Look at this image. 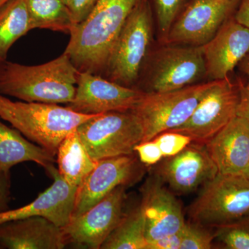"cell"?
Here are the masks:
<instances>
[{
	"label": "cell",
	"instance_id": "obj_1",
	"mask_svg": "<svg viewBox=\"0 0 249 249\" xmlns=\"http://www.w3.org/2000/svg\"><path fill=\"white\" fill-rule=\"evenodd\" d=\"M141 0H98L76 24L64 53L80 72L102 76L126 19Z\"/></svg>",
	"mask_w": 249,
	"mask_h": 249
},
{
	"label": "cell",
	"instance_id": "obj_2",
	"mask_svg": "<svg viewBox=\"0 0 249 249\" xmlns=\"http://www.w3.org/2000/svg\"><path fill=\"white\" fill-rule=\"evenodd\" d=\"M78 73L65 53L32 66L6 61L0 78V94L25 102L67 105L74 98Z\"/></svg>",
	"mask_w": 249,
	"mask_h": 249
},
{
	"label": "cell",
	"instance_id": "obj_3",
	"mask_svg": "<svg viewBox=\"0 0 249 249\" xmlns=\"http://www.w3.org/2000/svg\"><path fill=\"white\" fill-rule=\"evenodd\" d=\"M96 115L80 114L58 104L14 101L0 94V119L53 156L69 134Z\"/></svg>",
	"mask_w": 249,
	"mask_h": 249
},
{
	"label": "cell",
	"instance_id": "obj_4",
	"mask_svg": "<svg viewBox=\"0 0 249 249\" xmlns=\"http://www.w3.org/2000/svg\"><path fill=\"white\" fill-rule=\"evenodd\" d=\"M153 13L149 0H141L126 19L102 76L137 89L152 40Z\"/></svg>",
	"mask_w": 249,
	"mask_h": 249
},
{
	"label": "cell",
	"instance_id": "obj_5",
	"mask_svg": "<svg viewBox=\"0 0 249 249\" xmlns=\"http://www.w3.org/2000/svg\"><path fill=\"white\" fill-rule=\"evenodd\" d=\"M188 213L192 221L205 227L249 217V180L240 174L218 173L201 187Z\"/></svg>",
	"mask_w": 249,
	"mask_h": 249
},
{
	"label": "cell",
	"instance_id": "obj_6",
	"mask_svg": "<svg viewBox=\"0 0 249 249\" xmlns=\"http://www.w3.org/2000/svg\"><path fill=\"white\" fill-rule=\"evenodd\" d=\"M215 80L165 92H145L132 112L138 118L143 141L184 124Z\"/></svg>",
	"mask_w": 249,
	"mask_h": 249
},
{
	"label": "cell",
	"instance_id": "obj_7",
	"mask_svg": "<svg viewBox=\"0 0 249 249\" xmlns=\"http://www.w3.org/2000/svg\"><path fill=\"white\" fill-rule=\"evenodd\" d=\"M77 133L96 160L134 153L143 141L138 118L132 111H111L95 116L78 126Z\"/></svg>",
	"mask_w": 249,
	"mask_h": 249
},
{
	"label": "cell",
	"instance_id": "obj_8",
	"mask_svg": "<svg viewBox=\"0 0 249 249\" xmlns=\"http://www.w3.org/2000/svg\"><path fill=\"white\" fill-rule=\"evenodd\" d=\"M149 65L145 92H165L196 84L206 76L200 47L166 45Z\"/></svg>",
	"mask_w": 249,
	"mask_h": 249
},
{
	"label": "cell",
	"instance_id": "obj_9",
	"mask_svg": "<svg viewBox=\"0 0 249 249\" xmlns=\"http://www.w3.org/2000/svg\"><path fill=\"white\" fill-rule=\"evenodd\" d=\"M240 96L238 80L232 83L228 77L215 80L190 119L171 131L189 136L193 142L206 144L237 116Z\"/></svg>",
	"mask_w": 249,
	"mask_h": 249
},
{
	"label": "cell",
	"instance_id": "obj_10",
	"mask_svg": "<svg viewBox=\"0 0 249 249\" xmlns=\"http://www.w3.org/2000/svg\"><path fill=\"white\" fill-rule=\"evenodd\" d=\"M241 0H190L164 39L166 45L200 47L235 14Z\"/></svg>",
	"mask_w": 249,
	"mask_h": 249
},
{
	"label": "cell",
	"instance_id": "obj_11",
	"mask_svg": "<svg viewBox=\"0 0 249 249\" xmlns=\"http://www.w3.org/2000/svg\"><path fill=\"white\" fill-rule=\"evenodd\" d=\"M145 167L136 152L98 160L78 188L71 217L84 213L117 187L127 188L138 183L144 176Z\"/></svg>",
	"mask_w": 249,
	"mask_h": 249
},
{
	"label": "cell",
	"instance_id": "obj_12",
	"mask_svg": "<svg viewBox=\"0 0 249 249\" xmlns=\"http://www.w3.org/2000/svg\"><path fill=\"white\" fill-rule=\"evenodd\" d=\"M125 186H119L84 213L71 217L62 227L69 244L101 249L120 222L125 210Z\"/></svg>",
	"mask_w": 249,
	"mask_h": 249
},
{
	"label": "cell",
	"instance_id": "obj_13",
	"mask_svg": "<svg viewBox=\"0 0 249 249\" xmlns=\"http://www.w3.org/2000/svg\"><path fill=\"white\" fill-rule=\"evenodd\" d=\"M145 91L127 88L89 72H80L76 93L67 107L80 114L94 115L111 111H130Z\"/></svg>",
	"mask_w": 249,
	"mask_h": 249
},
{
	"label": "cell",
	"instance_id": "obj_14",
	"mask_svg": "<svg viewBox=\"0 0 249 249\" xmlns=\"http://www.w3.org/2000/svg\"><path fill=\"white\" fill-rule=\"evenodd\" d=\"M154 173L174 193L183 195L196 191L219 172L206 144L192 142L178 155L163 158Z\"/></svg>",
	"mask_w": 249,
	"mask_h": 249
},
{
	"label": "cell",
	"instance_id": "obj_15",
	"mask_svg": "<svg viewBox=\"0 0 249 249\" xmlns=\"http://www.w3.org/2000/svg\"><path fill=\"white\" fill-rule=\"evenodd\" d=\"M140 192V205L148 244L183 229L186 221L181 205L157 174L153 172L146 178Z\"/></svg>",
	"mask_w": 249,
	"mask_h": 249
},
{
	"label": "cell",
	"instance_id": "obj_16",
	"mask_svg": "<svg viewBox=\"0 0 249 249\" xmlns=\"http://www.w3.org/2000/svg\"><path fill=\"white\" fill-rule=\"evenodd\" d=\"M201 48L206 76L211 81L225 79L249 52V29L233 16Z\"/></svg>",
	"mask_w": 249,
	"mask_h": 249
},
{
	"label": "cell",
	"instance_id": "obj_17",
	"mask_svg": "<svg viewBox=\"0 0 249 249\" xmlns=\"http://www.w3.org/2000/svg\"><path fill=\"white\" fill-rule=\"evenodd\" d=\"M53 178L52 186L29 204L18 209L0 212V224L40 216L63 227L71 217L78 188L67 183L59 175L58 169L51 175Z\"/></svg>",
	"mask_w": 249,
	"mask_h": 249
},
{
	"label": "cell",
	"instance_id": "obj_18",
	"mask_svg": "<svg viewBox=\"0 0 249 249\" xmlns=\"http://www.w3.org/2000/svg\"><path fill=\"white\" fill-rule=\"evenodd\" d=\"M67 245L62 227L44 217L0 224V249H62Z\"/></svg>",
	"mask_w": 249,
	"mask_h": 249
},
{
	"label": "cell",
	"instance_id": "obj_19",
	"mask_svg": "<svg viewBox=\"0 0 249 249\" xmlns=\"http://www.w3.org/2000/svg\"><path fill=\"white\" fill-rule=\"evenodd\" d=\"M222 174L242 175L249 161V122L236 116L206 143Z\"/></svg>",
	"mask_w": 249,
	"mask_h": 249
},
{
	"label": "cell",
	"instance_id": "obj_20",
	"mask_svg": "<svg viewBox=\"0 0 249 249\" xmlns=\"http://www.w3.org/2000/svg\"><path fill=\"white\" fill-rule=\"evenodd\" d=\"M55 156L43 147L29 142L17 129L0 120V171H10L15 165L31 161L40 165L52 175Z\"/></svg>",
	"mask_w": 249,
	"mask_h": 249
},
{
	"label": "cell",
	"instance_id": "obj_21",
	"mask_svg": "<svg viewBox=\"0 0 249 249\" xmlns=\"http://www.w3.org/2000/svg\"><path fill=\"white\" fill-rule=\"evenodd\" d=\"M55 156L59 175L69 184L77 188L97 164L98 160L90 156L76 129L63 139Z\"/></svg>",
	"mask_w": 249,
	"mask_h": 249
},
{
	"label": "cell",
	"instance_id": "obj_22",
	"mask_svg": "<svg viewBox=\"0 0 249 249\" xmlns=\"http://www.w3.org/2000/svg\"><path fill=\"white\" fill-rule=\"evenodd\" d=\"M145 219L138 205L124 210V215L101 249H147Z\"/></svg>",
	"mask_w": 249,
	"mask_h": 249
},
{
	"label": "cell",
	"instance_id": "obj_23",
	"mask_svg": "<svg viewBox=\"0 0 249 249\" xmlns=\"http://www.w3.org/2000/svg\"><path fill=\"white\" fill-rule=\"evenodd\" d=\"M32 29H48L70 34L76 24L63 0H25Z\"/></svg>",
	"mask_w": 249,
	"mask_h": 249
},
{
	"label": "cell",
	"instance_id": "obj_24",
	"mask_svg": "<svg viewBox=\"0 0 249 249\" xmlns=\"http://www.w3.org/2000/svg\"><path fill=\"white\" fill-rule=\"evenodd\" d=\"M31 30L25 0H11L0 8V61H6L10 49Z\"/></svg>",
	"mask_w": 249,
	"mask_h": 249
},
{
	"label": "cell",
	"instance_id": "obj_25",
	"mask_svg": "<svg viewBox=\"0 0 249 249\" xmlns=\"http://www.w3.org/2000/svg\"><path fill=\"white\" fill-rule=\"evenodd\" d=\"M214 228V240L223 249H249V217Z\"/></svg>",
	"mask_w": 249,
	"mask_h": 249
},
{
	"label": "cell",
	"instance_id": "obj_26",
	"mask_svg": "<svg viewBox=\"0 0 249 249\" xmlns=\"http://www.w3.org/2000/svg\"><path fill=\"white\" fill-rule=\"evenodd\" d=\"M159 30L164 40L170 28L190 0H149Z\"/></svg>",
	"mask_w": 249,
	"mask_h": 249
},
{
	"label": "cell",
	"instance_id": "obj_27",
	"mask_svg": "<svg viewBox=\"0 0 249 249\" xmlns=\"http://www.w3.org/2000/svg\"><path fill=\"white\" fill-rule=\"evenodd\" d=\"M204 225L193 222H186L181 229L179 249H210L213 247L214 233Z\"/></svg>",
	"mask_w": 249,
	"mask_h": 249
},
{
	"label": "cell",
	"instance_id": "obj_28",
	"mask_svg": "<svg viewBox=\"0 0 249 249\" xmlns=\"http://www.w3.org/2000/svg\"><path fill=\"white\" fill-rule=\"evenodd\" d=\"M153 139L158 144L163 158L178 155L193 142L189 136L174 131L162 132Z\"/></svg>",
	"mask_w": 249,
	"mask_h": 249
},
{
	"label": "cell",
	"instance_id": "obj_29",
	"mask_svg": "<svg viewBox=\"0 0 249 249\" xmlns=\"http://www.w3.org/2000/svg\"><path fill=\"white\" fill-rule=\"evenodd\" d=\"M241 73L246 77V81L238 80L240 84V103L237 116L245 118L249 122V52L237 65Z\"/></svg>",
	"mask_w": 249,
	"mask_h": 249
},
{
	"label": "cell",
	"instance_id": "obj_30",
	"mask_svg": "<svg viewBox=\"0 0 249 249\" xmlns=\"http://www.w3.org/2000/svg\"><path fill=\"white\" fill-rule=\"evenodd\" d=\"M134 152L140 161L146 167L158 164L163 159L160 147L154 139L141 142L134 147Z\"/></svg>",
	"mask_w": 249,
	"mask_h": 249
},
{
	"label": "cell",
	"instance_id": "obj_31",
	"mask_svg": "<svg viewBox=\"0 0 249 249\" xmlns=\"http://www.w3.org/2000/svg\"><path fill=\"white\" fill-rule=\"evenodd\" d=\"M98 0H71L69 8L75 24H79L88 17Z\"/></svg>",
	"mask_w": 249,
	"mask_h": 249
},
{
	"label": "cell",
	"instance_id": "obj_32",
	"mask_svg": "<svg viewBox=\"0 0 249 249\" xmlns=\"http://www.w3.org/2000/svg\"><path fill=\"white\" fill-rule=\"evenodd\" d=\"M11 188L10 171H0V212L9 209Z\"/></svg>",
	"mask_w": 249,
	"mask_h": 249
},
{
	"label": "cell",
	"instance_id": "obj_33",
	"mask_svg": "<svg viewBox=\"0 0 249 249\" xmlns=\"http://www.w3.org/2000/svg\"><path fill=\"white\" fill-rule=\"evenodd\" d=\"M181 242V230L173 235L150 242L147 249H179Z\"/></svg>",
	"mask_w": 249,
	"mask_h": 249
},
{
	"label": "cell",
	"instance_id": "obj_34",
	"mask_svg": "<svg viewBox=\"0 0 249 249\" xmlns=\"http://www.w3.org/2000/svg\"><path fill=\"white\" fill-rule=\"evenodd\" d=\"M234 18L237 22L249 29V0H241Z\"/></svg>",
	"mask_w": 249,
	"mask_h": 249
},
{
	"label": "cell",
	"instance_id": "obj_35",
	"mask_svg": "<svg viewBox=\"0 0 249 249\" xmlns=\"http://www.w3.org/2000/svg\"><path fill=\"white\" fill-rule=\"evenodd\" d=\"M242 175H245L246 178H248L249 180V161L248 165H247V168H246V169L245 170V172H244L243 174Z\"/></svg>",
	"mask_w": 249,
	"mask_h": 249
},
{
	"label": "cell",
	"instance_id": "obj_36",
	"mask_svg": "<svg viewBox=\"0 0 249 249\" xmlns=\"http://www.w3.org/2000/svg\"><path fill=\"white\" fill-rule=\"evenodd\" d=\"M5 62L6 61H0V78H1V73L4 70Z\"/></svg>",
	"mask_w": 249,
	"mask_h": 249
},
{
	"label": "cell",
	"instance_id": "obj_37",
	"mask_svg": "<svg viewBox=\"0 0 249 249\" xmlns=\"http://www.w3.org/2000/svg\"><path fill=\"white\" fill-rule=\"evenodd\" d=\"M11 0H0V8L2 7L6 3L9 2Z\"/></svg>",
	"mask_w": 249,
	"mask_h": 249
},
{
	"label": "cell",
	"instance_id": "obj_38",
	"mask_svg": "<svg viewBox=\"0 0 249 249\" xmlns=\"http://www.w3.org/2000/svg\"><path fill=\"white\" fill-rule=\"evenodd\" d=\"M63 1H65V2L66 3V4L68 5L69 6V4H70V1H71V0H63Z\"/></svg>",
	"mask_w": 249,
	"mask_h": 249
}]
</instances>
